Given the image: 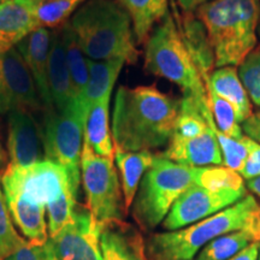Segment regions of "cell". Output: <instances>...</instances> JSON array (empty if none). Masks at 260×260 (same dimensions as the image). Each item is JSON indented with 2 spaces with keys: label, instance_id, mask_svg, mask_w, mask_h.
<instances>
[{
  "label": "cell",
  "instance_id": "cell-39",
  "mask_svg": "<svg viewBox=\"0 0 260 260\" xmlns=\"http://www.w3.org/2000/svg\"><path fill=\"white\" fill-rule=\"evenodd\" d=\"M176 2L184 12L190 14V12L197 11L200 6L206 4V3L212 2V0H176Z\"/></svg>",
  "mask_w": 260,
  "mask_h": 260
},
{
  "label": "cell",
  "instance_id": "cell-24",
  "mask_svg": "<svg viewBox=\"0 0 260 260\" xmlns=\"http://www.w3.org/2000/svg\"><path fill=\"white\" fill-rule=\"evenodd\" d=\"M124 64L125 61L122 59H88L89 76L83 99V110L87 117L94 104L102 100L103 98L111 95L116 81Z\"/></svg>",
  "mask_w": 260,
  "mask_h": 260
},
{
  "label": "cell",
  "instance_id": "cell-2",
  "mask_svg": "<svg viewBox=\"0 0 260 260\" xmlns=\"http://www.w3.org/2000/svg\"><path fill=\"white\" fill-rule=\"evenodd\" d=\"M2 188L14 223L27 241L44 245L48 240L47 206L70 188L64 169L47 159L28 168L8 164Z\"/></svg>",
  "mask_w": 260,
  "mask_h": 260
},
{
  "label": "cell",
  "instance_id": "cell-17",
  "mask_svg": "<svg viewBox=\"0 0 260 260\" xmlns=\"http://www.w3.org/2000/svg\"><path fill=\"white\" fill-rule=\"evenodd\" d=\"M39 29L34 0L0 2V53H5Z\"/></svg>",
  "mask_w": 260,
  "mask_h": 260
},
{
  "label": "cell",
  "instance_id": "cell-32",
  "mask_svg": "<svg viewBox=\"0 0 260 260\" xmlns=\"http://www.w3.org/2000/svg\"><path fill=\"white\" fill-rule=\"evenodd\" d=\"M210 124L212 126V130L216 135L217 141H218L220 153H222L223 159V167L232 169V170L240 172L245 164V160L247 158V147L243 141V138L241 140H236L230 138V136L224 135L222 132H219L218 129L214 125L212 115L210 113L209 116Z\"/></svg>",
  "mask_w": 260,
  "mask_h": 260
},
{
  "label": "cell",
  "instance_id": "cell-1",
  "mask_svg": "<svg viewBox=\"0 0 260 260\" xmlns=\"http://www.w3.org/2000/svg\"><path fill=\"white\" fill-rule=\"evenodd\" d=\"M180 100L155 86H119L112 112L115 148L128 152L158 149L174 135Z\"/></svg>",
  "mask_w": 260,
  "mask_h": 260
},
{
  "label": "cell",
  "instance_id": "cell-23",
  "mask_svg": "<svg viewBox=\"0 0 260 260\" xmlns=\"http://www.w3.org/2000/svg\"><path fill=\"white\" fill-rule=\"evenodd\" d=\"M110 100L111 95L105 96L92 106L84 126L83 141L90 146L94 153L115 160V146L110 125Z\"/></svg>",
  "mask_w": 260,
  "mask_h": 260
},
{
  "label": "cell",
  "instance_id": "cell-21",
  "mask_svg": "<svg viewBox=\"0 0 260 260\" xmlns=\"http://www.w3.org/2000/svg\"><path fill=\"white\" fill-rule=\"evenodd\" d=\"M204 83L234 107L239 123L242 124L253 115L251 100L241 83L236 67L218 68Z\"/></svg>",
  "mask_w": 260,
  "mask_h": 260
},
{
  "label": "cell",
  "instance_id": "cell-46",
  "mask_svg": "<svg viewBox=\"0 0 260 260\" xmlns=\"http://www.w3.org/2000/svg\"><path fill=\"white\" fill-rule=\"evenodd\" d=\"M0 2H3V0H0Z\"/></svg>",
  "mask_w": 260,
  "mask_h": 260
},
{
  "label": "cell",
  "instance_id": "cell-13",
  "mask_svg": "<svg viewBox=\"0 0 260 260\" xmlns=\"http://www.w3.org/2000/svg\"><path fill=\"white\" fill-rule=\"evenodd\" d=\"M9 164L28 168L45 160L41 134L31 113L10 111L8 121Z\"/></svg>",
  "mask_w": 260,
  "mask_h": 260
},
{
  "label": "cell",
  "instance_id": "cell-34",
  "mask_svg": "<svg viewBox=\"0 0 260 260\" xmlns=\"http://www.w3.org/2000/svg\"><path fill=\"white\" fill-rule=\"evenodd\" d=\"M5 260H57L54 255L53 249L50 241L44 243V245H38V243L28 242L25 246L18 249L17 252L10 255Z\"/></svg>",
  "mask_w": 260,
  "mask_h": 260
},
{
  "label": "cell",
  "instance_id": "cell-26",
  "mask_svg": "<svg viewBox=\"0 0 260 260\" xmlns=\"http://www.w3.org/2000/svg\"><path fill=\"white\" fill-rule=\"evenodd\" d=\"M87 0H34V15L39 28H59Z\"/></svg>",
  "mask_w": 260,
  "mask_h": 260
},
{
  "label": "cell",
  "instance_id": "cell-14",
  "mask_svg": "<svg viewBox=\"0 0 260 260\" xmlns=\"http://www.w3.org/2000/svg\"><path fill=\"white\" fill-rule=\"evenodd\" d=\"M52 31L39 28L16 46L30 71L45 112L53 111L50 86H48V58L51 50Z\"/></svg>",
  "mask_w": 260,
  "mask_h": 260
},
{
  "label": "cell",
  "instance_id": "cell-11",
  "mask_svg": "<svg viewBox=\"0 0 260 260\" xmlns=\"http://www.w3.org/2000/svg\"><path fill=\"white\" fill-rule=\"evenodd\" d=\"M103 223L98 222L86 206L79 203L73 219L56 236L48 237L57 260H102L100 234Z\"/></svg>",
  "mask_w": 260,
  "mask_h": 260
},
{
  "label": "cell",
  "instance_id": "cell-25",
  "mask_svg": "<svg viewBox=\"0 0 260 260\" xmlns=\"http://www.w3.org/2000/svg\"><path fill=\"white\" fill-rule=\"evenodd\" d=\"M130 15L138 44H145L159 22L169 14L168 0H117Z\"/></svg>",
  "mask_w": 260,
  "mask_h": 260
},
{
  "label": "cell",
  "instance_id": "cell-20",
  "mask_svg": "<svg viewBox=\"0 0 260 260\" xmlns=\"http://www.w3.org/2000/svg\"><path fill=\"white\" fill-rule=\"evenodd\" d=\"M61 37H63L65 58H67L68 69L70 74L71 88H73L74 109L71 112L79 117L86 125L87 116L83 110V99L89 76L88 58L84 56L68 23L61 28Z\"/></svg>",
  "mask_w": 260,
  "mask_h": 260
},
{
  "label": "cell",
  "instance_id": "cell-18",
  "mask_svg": "<svg viewBox=\"0 0 260 260\" xmlns=\"http://www.w3.org/2000/svg\"><path fill=\"white\" fill-rule=\"evenodd\" d=\"M48 86L54 110L59 112L73 111L74 96L63 45L61 29L52 31L48 58Z\"/></svg>",
  "mask_w": 260,
  "mask_h": 260
},
{
  "label": "cell",
  "instance_id": "cell-22",
  "mask_svg": "<svg viewBox=\"0 0 260 260\" xmlns=\"http://www.w3.org/2000/svg\"><path fill=\"white\" fill-rule=\"evenodd\" d=\"M154 155L149 151L128 152L115 148V160L121 175V186L126 212L132 207L142 177L153 164Z\"/></svg>",
  "mask_w": 260,
  "mask_h": 260
},
{
  "label": "cell",
  "instance_id": "cell-7",
  "mask_svg": "<svg viewBox=\"0 0 260 260\" xmlns=\"http://www.w3.org/2000/svg\"><path fill=\"white\" fill-rule=\"evenodd\" d=\"M145 45V68L149 74L175 83L183 95L207 99L203 77L170 14L155 25Z\"/></svg>",
  "mask_w": 260,
  "mask_h": 260
},
{
  "label": "cell",
  "instance_id": "cell-30",
  "mask_svg": "<svg viewBox=\"0 0 260 260\" xmlns=\"http://www.w3.org/2000/svg\"><path fill=\"white\" fill-rule=\"evenodd\" d=\"M24 240L17 233L14 219L10 213L8 203H6L4 191L2 188V177H0V260H5L18 249L25 246Z\"/></svg>",
  "mask_w": 260,
  "mask_h": 260
},
{
  "label": "cell",
  "instance_id": "cell-31",
  "mask_svg": "<svg viewBox=\"0 0 260 260\" xmlns=\"http://www.w3.org/2000/svg\"><path fill=\"white\" fill-rule=\"evenodd\" d=\"M77 199L74 197L70 188H67L59 198L48 205L47 212V230L48 237L56 236L63 228L73 219L75 206Z\"/></svg>",
  "mask_w": 260,
  "mask_h": 260
},
{
  "label": "cell",
  "instance_id": "cell-38",
  "mask_svg": "<svg viewBox=\"0 0 260 260\" xmlns=\"http://www.w3.org/2000/svg\"><path fill=\"white\" fill-rule=\"evenodd\" d=\"M259 243L252 242L229 260H258Z\"/></svg>",
  "mask_w": 260,
  "mask_h": 260
},
{
  "label": "cell",
  "instance_id": "cell-16",
  "mask_svg": "<svg viewBox=\"0 0 260 260\" xmlns=\"http://www.w3.org/2000/svg\"><path fill=\"white\" fill-rule=\"evenodd\" d=\"M210 113L211 111H209L207 119H209ZM161 154L172 161L191 168L223 164L218 141L211 124L209 130L195 138L181 139L177 136H172L167 146V151Z\"/></svg>",
  "mask_w": 260,
  "mask_h": 260
},
{
  "label": "cell",
  "instance_id": "cell-44",
  "mask_svg": "<svg viewBox=\"0 0 260 260\" xmlns=\"http://www.w3.org/2000/svg\"><path fill=\"white\" fill-rule=\"evenodd\" d=\"M258 260H260V243H259V256H258Z\"/></svg>",
  "mask_w": 260,
  "mask_h": 260
},
{
  "label": "cell",
  "instance_id": "cell-8",
  "mask_svg": "<svg viewBox=\"0 0 260 260\" xmlns=\"http://www.w3.org/2000/svg\"><path fill=\"white\" fill-rule=\"evenodd\" d=\"M115 160L94 153L83 141L81 154V182L86 193V207L98 222L123 220L124 199Z\"/></svg>",
  "mask_w": 260,
  "mask_h": 260
},
{
  "label": "cell",
  "instance_id": "cell-9",
  "mask_svg": "<svg viewBox=\"0 0 260 260\" xmlns=\"http://www.w3.org/2000/svg\"><path fill=\"white\" fill-rule=\"evenodd\" d=\"M41 139L45 158L59 165L69 177L74 197L79 198L84 125L71 111L45 112Z\"/></svg>",
  "mask_w": 260,
  "mask_h": 260
},
{
  "label": "cell",
  "instance_id": "cell-45",
  "mask_svg": "<svg viewBox=\"0 0 260 260\" xmlns=\"http://www.w3.org/2000/svg\"><path fill=\"white\" fill-rule=\"evenodd\" d=\"M258 34H259V37H260V28L258 29Z\"/></svg>",
  "mask_w": 260,
  "mask_h": 260
},
{
  "label": "cell",
  "instance_id": "cell-36",
  "mask_svg": "<svg viewBox=\"0 0 260 260\" xmlns=\"http://www.w3.org/2000/svg\"><path fill=\"white\" fill-rule=\"evenodd\" d=\"M243 230L251 237L252 242L260 243V207L251 214Z\"/></svg>",
  "mask_w": 260,
  "mask_h": 260
},
{
  "label": "cell",
  "instance_id": "cell-3",
  "mask_svg": "<svg viewBox=\"0 0 260 260\" xmlns=\"http://www.w3.org/2000/svg\"><path fill=\"white\" fill-rule=\"evenodd\" d=\"M68 25L90 60L122 59L130 65L139 60L132 18L117 0H87Z\"/></svg>",
  "mask_w": 260,
  "mask_h": 260
},
{
  "label": "cell",
  "instance_id": "cell-33",
  "mask_svg": "<svg viewBox=\"0 0 260 260\" xmlns=\"http://www.w3.org/2000/svg\"><path fill=\"white\" fill-rule=\"evenodd\" d=\"M241 83L252 103L260 109V48L245 58L237 69Z\"/></svg>",
  "mask_w": 260,
  "mask_h": 260
},
{
  "label": "cell",
  "instance_id": "cell-40",
  "mask_svg": "<svg viewBox=\"0 0 260 260\" xmlns=\"http://www.w3.org/2000/svg\"><path fill=\"white\" fill-rule=\"evenodd\" d=\"M10 107L8 103V98H6L4 86H3L2 77H0V115H4V113H9Z\"/></svg>",
  "mask_w": 260,
  "mask_h": 260
},
{
  "label": "cell",
  "instance_id": "cell-12",
  "mask_svg": "<svg viewBox=\"0 0 260 260\" xmlns=\"http://www.w3.org/2000/svg\"><path fill=\"white\" fill-rule=\"evenodd\" d=\"M0 77L10 111L15 110L32 115L44 109L34 79L16 47L0 53Z\"/></svg>",
  "mask_w": 260,
  "mask_h": 260
},
{
  "label": "cell",
  "instance_id": "cell-28",
  "mask_svg": "<svg viewBox=\"0 0 260 260\" xmlns=\"http://www.w3.org/2000/svg\"><path fill=\"white\" fill-rule=\"evenodd\" d=\"M205 88H206L207 103H209L210 111L216 128L222 132L224 135L241 140L245 134H243L242 126H240V123L237 121L234 107L223 98L217 95L210 87L205 86Z\"/></svg>",
  "mask_w": 260,
  "mask_h": 260
},
{
  "label": "cell",
  "instance_id": "cell-29",
  "mask_svg": "<svg viewBox=\"0 0 260 260\" xmlns=\"http://www.w3.org/2000/svg\"><path fill=\"white\" fill-rule=\"evenodd\" d=\"M197 186L207 189H246L243 178L239 172L223 165H211V167L198 168Z\"/></svg>",
  "mask_w": 260,
  "mask_h": 260
},
{
  "label": "cell",
  "instance_id": "cell-43",
  "mask_svg": "<svg viewBox=\"0 0 260 260\" xmlns=\"http://www.w3.org/2000/svg\"><path fill=\"white\" fill-rule=\"evenodd\" d=\"M255 116H256V117H258V118L260 119V109H259V112H258V113H256V115H255Z\"/></svg>",
  "mask_w": 260,
  "mask_h": 260
},
{
  "label": "cell",
  "instance_id": "cell-5",
  "mask_svg": "<svg viewBox=\"0 0 260 260\" xmlns=\"http://www.w3.org/2000/svg\"><path fill=\"white\" fill-rule=\"evenodd\" d=\"M255 198L247 194L239 203L220 212L172 232L152 234L146 241L148 260H191L207 243L224 234L243 229L259 209Z\"/></svg>",
  "mask_w": 260,
  "mask_h": 260
},
{
  "label": "cell",
  "instance_id": "cell-19",
  "mask_svg": "<svg viewBox=\"0 0 260 260\" xmlns=\"http://www.w3.org/2000/svg\"><path fill=\"white\" fill-rule=\"evenodd\" d=\"M177 27L182 40L205 82L213 73L214 68L213 48L206 29L197 15H191V12H186V16L178 21Z\"/></svg>",
  "mask_w": 260,
  "mask_h": 260
},
{
  "label": "cell",
  "instance_id": "cell-42",
  "mask_svg": "<svg viewBox=\"0 0 260 260\" xmlns=\"http://www.w3.org/2000/svg\"><path fill=\"white\" fill-rule=\"evenodd\" d=\"M8 153H6V151L3 147L2 142H0V171L2 170H5L6 167H8Z\"/></svg>",
  "mask_w": 260,
  "mask_h": 260
},
{
  "label": "cell",
  "instance_id": "cell-27",
  "mask_svg": "<svg viewBox=\"0 0 260 260\" xmlns=\"http://www.w3.org/2000/svg\"><path fill=\"white\" fill-rule=\"evenodd\" d=\"M249 243H252V240L245 230H235L207 243L194 260H229Z\"/></svg>",
  "mask_w": 260,
  "mask_h": 260
},
{
  "label": "cell",
  "instance_id": "cell-37",
  "mask_svg": "<svg viewBox=\"0 0 260 260\" xmlns=\"http://www.w3.org/2000/svg\"><path fill=\"white\" fill-rule=\"evenodd\" d=\"M243 134L260 144V119L255 115H252L242 123Z\"/></svg>",
  "mask_w": 260,
  "mask_h": 260
},
{
  "label": "cell",
  "instance_id": "cell-35",
  "mask_svg": "<svg viewBox=\"0 0 260 260\" xmlns=\"http://www.w3.org/2000/svg\"><path fill=\"white\" fill-rule=\"evenodd\" d=\"M243 141L247 147V158L239 174L248 181L260 176V144L246 135Z\"/></svg>",
  "mask_w": 260,
  "mask_h": 260
},
{
  "label": "cell",
  "instance_id": "cell-4",
  "mask_svg": "<svg viewBox=\"0 0 260 260\" xmlns=\"http://www.w3.org/2000/svg\"><path fill=\"white\" fill-rule=\"evenodd\" d=\"M214 53V67H237L258 44L260 0H212L197 10Z\"/></svg>",
  "mask_w": 260,
  "mask_h": 260
},
{
  "label": "cell",
  "instance_id": "cell-15",
  "mask_svg": "<svg viewBox=\"0 0 260 260\" xmlns=\"http://www.w3.org/2000/svg\"><path fill=\"white\" fill-rule=\"evenodd\" d=\"M100 249L102 260H148L144 236L125 220L103 223Z\"/></svg>",
  "mask_w": 260,
  "mask_h": 260
},
{
  "label": "cell",
  "instance_id": "cell-10",
  "mask_svg": "<svg viewBox=\"0 0 260 260\" xmlns=\"http://www.w3.org/2000/svg\"><path fill=\"white\" fill-rule=\"evenodd\" d=\"M246 195V189L213 190L194 184L174 204L162 228L168 232L186 228L239 203Z\"/></svg>",
  "mask_w": 260,
  "mask_h": 260
},
{
  "label": "cell",
  "instance_id": "cell-6",
  "mask_svg": "<svg viewBox=\"0 0 260 260\" xmlns=\"http://www.w3.org/2000/svg\"><path fill=\"white\" fill-rule=\"evenodd\" d=\"M197 175L198 168L178 164L161 153L155 154L130 207L140 229L151 232L162 223L174 204L197 183Z\"/></svg>",
  "mask_w": 260,
  "mask_h": 260
},
{
  "label": "cell",
  "instance_id": "cell-41",
  "mask_svg": "<svg viewBox=\"0 0 260 260\" xmlns=\"http://www.w3.org/2000/svg\"><path fill=\"white\" fill-rule=\"evenodd\" d=\"M247 188L260 198V176L247 181Z\"/></svg>",
  "mask_w": 260,
  "mask_h": 260
}]
</instances>
